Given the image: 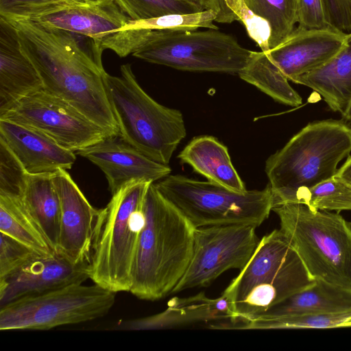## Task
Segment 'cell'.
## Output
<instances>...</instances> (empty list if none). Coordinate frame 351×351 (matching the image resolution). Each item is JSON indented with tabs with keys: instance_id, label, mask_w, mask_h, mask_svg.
Instances as JSON below:
<instances>
[{
	"instance_id": "obj_21",
	"label": "cell",
	"mask_w": 351,
	"mask_h": 351,
	"mask_svg": "<svg viewBox=\"0 0 351 351\" xmlns=\"http://www.w3.org/2000/svg\"><path fill=\"white\" fill-rule=\"evenodd\" d=\"M293 82L311 88L332 111L342 114L351 101V32L346 45L330 60Z\"/></svg>"
},
{
	"instance_id": "obj_4",
	"label": "cell",
	"mask_w": 351,
	"mask_h": 351,
	"mask_svg": "<svg viewBox=\"0 0 351 351\" xmlns=\"http://www.w3.org/2000/svg\"><path fill=\"white\" fill-rule=\"evenodd\" d=\"M314 280L283 232L273 230L260 240L247 263L226 289L236 313L229 328H239Z\"/></svg>"
},
{
	"instance_id": "obj_10",
	"label": "cell",
	"mask_w": 351,
	"mask_h": 351,
	"mask_svg": "<svg viewBox=\"0 0 351 351\" xmlns=\"http://www.w3.org/2000/svg\"><path fill=\"white\" fill-rule=\"evenodd\" d=\"M116 293L95 284H75L0 307V330H45L106 315Z\"/></svg>"
},
{
	"instance_id": "obj_9",
	"label": "cell",
	"mask_w": 351,
	"mask_h": 351,
	"mask_svg": "<svg viewBox=\"0 0 351 351\" xmlns=\"http://www.w3.org/2000/svg\"><path fill=\"white\" fill-rule=\"evenodd\" d=\"M251 53L231 35L208 29L154 31L132 55L181 71L238 74Z\"/></svg>"
},
{
	"instance_id": "obj_15",
	"label": "cell",
	"mask_w": 351,
	"mask_h": 351,
	"mask_svg": "<svg viewBox=\"0 0 351 351\" xmlns=\"http://www.w3.org/2000/svg\"><path fill=\"white\" fill-rule=\"evenodd\" d=\"M348 33L335 27L298 26L280 44L265 52L289 80L313 71L346 45Z\"/></svg>"
},
{
	"instance_id": "obj_18",
	"label": "cell",
	"mask_w": 351,
	"mask_h": 351,
	"mask_svg": "<svg viewBox=\"0 0 351 351\" xmlns=\"http://www.w3.org/2000/svg\"><path fill=\"white\" fill-rule=\"evenodd\" d=\"M42 89L41 78L22 50L16 27L0 16V117Z\"/></svg>"
},
{
	"instance_id": "obj_11",
	"label": "cell",
	"mask_w": 351,
	"mask_h": 351,
	"mask_svg": "<svg viewBox=\"0 0 351 351\" xmlns=\"http://www.w3.org/2000/svg\"><path fill=\"white\" fill-rule=\"evenodd\" d=\"M256 228L251 224L195 228L191 259L171 293L207 286L230 269L241 270L260 241L256 234Z\"/></svg>"
},
{
	"instance_id": "obj_35",
	"label": "cell",
	"mask_w": 351,
	"mask_h": 351,
	"mask_svg": "<svg viewBox=\"0 0 351 351\" xmlns=\"http://www.w3.org/2000/svg\"><path fill=\"white\" fill-rule=\"evenodd\" d=\"M297 23L304 28L330 27L323 0H297Z\"/></svg>"
},
{
	"instance_id": "obj_30",
	"label": "cell",
	"mask_w": 351,
	"mask_h": 351,
	"mask_svg": "<svg viewBox=\"0 0 351 351\" xmlns=\"http://www.w3.org/2000/svg\"><path fill=\"white\" fill-rule=\"evenodd\" d=\"M217 13L213 10L191 14H172L142 20H131L119 29L143 30H196L198 28L218 29L214 24Z\"/></svg>"
},
{
	"instance_id": "obj_3",
	"label": "cell",
	"mask_w": 351,
	"mask_h": 351,
	"mask_svg": "<svg viewBox=\"0 0 351 351\" xmlns=\"http://www.w3.org/2000/svg\"><path fill=\"white\" fill-rule=\"evenodd\" d=\"M350 152L351 127L342 119L307 124L265 162L274 206L292 204L300 191L334 177Z\"/></svg>"
},
{
	"instance_id": "obj_40",
	"label": "cell",
	"mask_w": 351,
	"mask_h": 351,
	"mask_svg": "<svg viewBox=\"0 0 351 351\" xmlns=\"http://www.w3.org/2000/svg\"><path fill=\"white\" fill-rule=\"evenodd\" d=\"M341 116L342 120L351 127V101Z\"/></svg>"
},
{
	"instance_id": "obj_25",
	"label": "cell",
	"mask_w": 351,
	"mask_h": 351,
	"mask_svg": "<svg viewBox=\"0 0 351 351\" xmlns=\"http://www.w3.org/2000/svg\"><path fill=\"white\" fill-rule=\"evenodd\" d=\"M0 232L43 255L56 252L19 197L0 194Z\"/></svg>"
},
{
	"instance_id": "obj_2",
	"label": "cell",
	"mask_w": 351,
	"mask_h": 351,
	"mask_svg": "<svg viewBox=\"0 0 351 351\" xmlns=\"http://www.w3.org/2000/svg\"><path fill=\"white\" fill-rule=\"evenodd\" d=\"M145 223L136 250L130 292L154 301L171 294L193 254L195 228L158 191L147 189Z\"/></svg>"
},
{
	"instance_id": "obj_14",
	"label": "cell",
	"mask_w": 351,
	"mask_h": 351,
	"mask_svg": "<svg viewBox=\"0 0 351 351\" xmlns=\"http://www.w3.org/2000/svg\"><path fill=\"white\" fill-rule=\"evenodd\" d=\"M76 152L103 171L112 195L132 181L155 182L171 172L168 165L145 156L119 134L107 136Z\"/></svg>"
},
{
	"instance_id": "obj_32",
	"label": "cell",
	"mask_w": 351,
	"mask_h": 351,
	"mask_svg": "<svg viewBox=\"0 0 351 351\" xmlns=\"http://www.w3.org/2000/svg\"><path fill=\"white\" fill-rule=\"evenodd\" d=\"M88 0H0V16L8 20L32 19L79 5Z\"/></svg>"
},
{
	"instance_id": "obj_31",
	"label": "cell",
	"mask_w": 351,
	"mask_h": 351,
	"mask_svg": "<svg viewBox=\"0 0 351 351\" xmlns=\"http://www.w3.org/2000/svg\"><path fill=\"white\" fill-rule=\"evenodd\" d=\"M131 20H142L172 14L204 11L188 0H115Z\"/></svg>"
},
{
	"instance_id": "obj_13",
	"label": "cell",
	"mask_w": 351,
	"mask_h": 351,
	"mask_svg": "<svg viewBox=\"0 0 351 351\" xmlns=\"http://www.w3.org/2000/svg\"><path fill=\"white\" fill-rule=\"evenodd\" d=\"M60 203V227L56 252L75 265L90 263L100 209L94 208L65 169L53 173Z\"/></svg>"
},
{
	"instance_id": "obj_24",
	"label": "cell",
	"mask_w": 351,
	"mask_h": 351,
	"mask_svg": "<svg viewBox=\"0 0 351 351\" xmlns=\"http://www.w3.org/2000/svg\"><path fill=\"white\" fill-rule=\"evenodd\" d=\"M53 173H27L20 199L56 252L60 227V203Z\"/></svg>"
},
{
	"instance_id": "obj_36",
	"label": "cell",
	"mask_w": 351,
	"mask_h": 351,
	"mask_svg": "<svg viewBox=\"0 0 351 351\" xmlns=\"http://www.w3.org/2000/svg\"><path fill=\"white\" fill-rule=\"evenodd\" d=\"M327 21L330 27L351 32V0H323Z\"/></svg>"
},
{
	"instance_id": "obj_5",
	"label": "cell",
	"mask_w": 351,
	"mask_h": 351,
	"mask_svg": "<svg viewBox=\"0 0 351 351\" xmlns=\"http://www.w3.org/2000/svg\"><path fill=\"white\" fill-rule=\"evenodd\" d=\"M152 182L132 181L101 208L90 261V279L110 291H130L133 264L145 223L143 204Z\"/></svg>"
},
{
	"instance_id": "obj_27",
	"label": "cell",
	"mask_w": 351,
	"mask_h": 351,
	"mask_svg": "<svg viewBox=\"0 0 351 351\" xmlns=\"http://www.w3.org/2000/svg\"><path fill=\"white\" fill-rule=\"evenodd\" d=\"M256 16L270 28L269 49L280 44L294 29L297 23V0H243Z\"/></svg>"
},
{
	"instance_id": "obj_17",
	"label": "cell",
	"mask_w": 351,
	"mask_h": 351,
	"mask_svg": "<svg viewBox=\"0 0 351 351\" xmlns=\"http://www.w3.org/2000/svg\"><path fill=\"white\" fill-rule=\"evenodd\" d=\"M236 318L232 298L226 289L221 296L211 299L204 293L194 296L171 299L162 312L149 317L119 323L120 330H154L170 328L188 324L226 322L230 325Z\"/></svg>"
},
{
	"instance_id": "obj_28",
	"label": "cell",
	"mask_w": 351,
	"mask_h": 351,
	"mask_svg": "<svg viewBox=\"0 0 351 351\" xmlns=\"http://www.w3.org/2000/svg\"><path fill=\"white\" fill-rule=\"evenodd\" d=\"M292 204H303L312 210H351V189L335 177L298 192Z\"/></svg>"
},
{
	"instance_id": "obj_19",
	"label": "cell",
	"mask_w": 351,
	"mask_h": 351,
	"mask_svg": "<svg viewBox=\"0 0 351 351\" xmlns=\"http://www.w3.org/2000/svg\"><path fill=\"white\" fill-rule=\"evenodd\" d=\"M0 138L3 140L27 173H54L71 169L76 156L43 132L0 119Z\"/></svg>"
},
{
	"instance_id": "obj_26",
	"label": "cell",
	"mask_w": 351,
	"mask_h": 351,
	"mask_svg": "<svg viewBox=\"0 0 351 351\" xmlns=\"http://www.w3.org/2000/svg\"><path fill=\"white\" fill-rule=\"evenodd\" d=\"M238 75L279 103L293 107L302 103V97L291 86L289 80L264 51H252L246 66Z\"/></svg>"
},
{
	"instance_id": "obj_33",
	"label": "cell",
	"mask_w": 351,
	"mask_h": 351,
	"mask_svg": "<svg viewBox=\"0 0 351 351\" xmlns=\"http://www.w3.org/2000/svg\"><path fill=\"white\" fill-rule=\"evenodd\" d=\"M43 255L0 232V280H5Z\"/></svg>"
},
{
	"instance_id": "obj_16",
	"label": "cell",
	"mask_w": 351,
	"mask_h": 351,
	"mask_svg": "<svg viewBox=\"0 0 351 351\" xmlns=\"http://www.w3.org/2000/svg\"><path fill=\"white\" fill-rule=\"evenodd\" d=\"M90 278V263L75 265L55 252L40 256L5 280H0V307Z\"/></svg>"
},
{
	"instance_id": "obj_6",
	"label": "cell",
	"mask_w": 351,
	"mask_h": 351,
	"mask_svg": "<svg viewBox=\"0 0 351 351\" xmlns=\"http://www.w3.org/2000/svg\"><path fill=\"white\" fill-rule=\"evenodd\" d=\"M120 70V76L106 72L104 75L119 136L148 158L169 165L186 134L182 112L160 104L147 95L130 64L121 65Z\"/></svg>"
},
{
	"instance_id": "obj_20",
	"label": "cell",
	"mask_w": 351,
	"mask_h": 351,
	"mask_svg": "<svg viewBox=\"0 0 351 351\" xmlns=\"http://www.w3.org/2000/svg\"><path fill=\"white\" fill-rule=\"evenodd\" d=\"M93 39L101 56V44L130 18L115 0L88 1L29 19Z\"/></svg>"
},
{
	"instance_id": "obj_23",
	"label": "cell",
	"mask_w": 351,
	"mask_h": 351,
	"mask_svg": "<svg viewBox=\"0 0 351 351\" xmlns=\"http://www.w3.org/2000/svg\"><path fill=\"white\" fill-rule=\"evenodd\" d=\"M348 311H351V291L322 280L315 279L309 286L254 318H275Z\"/></svg>"
},
{
	"instance_id": "obj_12",
	"label": "cell",
	"mask_w": 351,
	"mask_h": 351,
	"mask_svg": "<svg viewBox=\"0 0 351 351\" xmlns=\"http://www.w3.org/2000/svg\"><path fill=\"white\" fill-rule=\"evenodd\" d=\"M0 119L36 129L72 152L110 136L69 102L43 89L21 99Z\"/></svg>"
},
{
	"instance_id": "obj_22",
	"label": "cell",
	"mask_w": 351,
	"mask_h": 351,
	"mask_svg": "<svg viewBox=\"0 0 351 351\" xmlns=\"http://www.w3.org/2000/svg\"><path fill=\"white\" fill-rule=\"evenodd\" d=\"M178 158L208 181L238 192L247 190L232 163L227 147L212 136L193 138Z\"/></svg>"
},
{
	"instance_id": "obj_7",
	"label": "cell",
	"mask_w": 351,
	"mask_h": 351,
	"mask_svg": "<svg viewBox=\"0 0 351 351\" xmlns=\"http://www.w3.org/2000/svg\"><path fill=\"white\" fill-rule=\"evenodd\" d=\"M272 210L311 277L351 291V223L303 204L276 205Z\"/></svg>"
},
{
	"instance_id": "obj_37",
	"label": "cell",
	"mask_w": 351,
	"mask_h": 351,
	"mask_svg": "<svg viewBox=\"0 0 351 351\" xmlns=\"http://www.w3.org/2000/svg\"><path fill=\"white\" fill-rule=\"evenodd\" d=\"M212 2L213 10L217 13L215 22L230 23L240 21L243 7V0H212Z\"/></svg>"
},
{
	"instance_id": "obj_41",
	"label": "cell",
	"mask_w": 351,
	"mask_h": 351,
	"mask_svg": "<svg viewBox=\"0 0 351 351\" xmlns=\"http://www.w3.org/2000/svg\"><path fill=\"white\" fill-rule=\"evenodd\" d=\"M88 1H97V0H88Z\"/></svg>"
},
{
	"instance_id": "obj_8",
	"label": "cell",
	"mask_w": 351,
	"mask_h": 351,
	"mask_svg": "<svg viewBox=\"0 0 351 351\" xmlns=\"http://www.w3.org/2000/svg\"><path fill=\"white\" fill-rule=\"evenodd\" d=\"M154 184L195 228L229 224L257 228L274 206L269 184L261 190L238 192L210 181L171 174Z\"/></svg>"
},
{
	"instance_id": "obj_29",
	"label": "cell",
	"mask_w": 351,
	"mask_h": 351,
	"mask_svg": "<svg viewBox=\"0 0 351 351\" xmlns=\"http://www.w3.org/2000/svg\"><path fill=\"white\" fill-rule=\"evenodd\" d=\"M351 318V311L308 314L275 318L257 317L243 324L241 329H326L341 328Z\"/></svg>"
},
{
	"instance_id": "obj_39",
	"label": "cell",
	"mask_w": 351,
	"mask_h": 351,
	"mask_svg": "<svg viewBox=\"0 0 351 351\" xmlns=\"http://www.w3.org/2000/svg\"><path fill=\"white\" fill-rule=\"evenodd\" d=\"M197 5L201 10H213L212 0H188Z\"/></svg>"
},
{
	"instance_id": "obj_1",
	"label": "cell",
	"mask_w": 351,
	"mask_h": 351,
	"mask_svg": "<svg viewBox=\"0 0 351 351\" xmlns=\"http://www.w3.org/2000/svg\"><path fill=\"white\" fill-rule=\"evenodd\" d=\"M8 21L16 27L43 90L69 102L110 136L119 135L104 84L106 71L77 34L29 19Z\"/></svg>"
},
{
	"instance_id": "obj_34",
	"label": "cell",
	"mask_w": 351,
	"mask_h": 351,
	"mask_svg": "<svg viewBox=\"0 0 351 351\" xmlns=\"http://www.w3.org/2000/svg\"><path fill=\"white\" fill-rule=\"evenodd\" d=\"M27 173L17 158L0 138V194L20 197Z\"/></svg>"
},
{
	"instance_id": "obj_38",
	"label": "cell",
	"mask_w": 351,
	"mask_h": 351,
	"mask_svg": "<svg viewBox=\"0 0 351 351\" xmlns=\"http://www.w3.org/2000/svg\"><path fill=\"white\" fill-rule=\"evenodd\" d=\"M334 177L351 189V155L347 158L346 162L338 169Z\"/></svg>"
}]
</instances>
